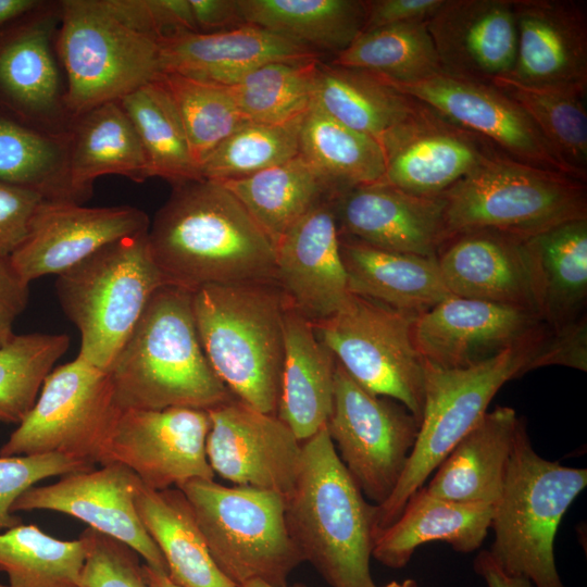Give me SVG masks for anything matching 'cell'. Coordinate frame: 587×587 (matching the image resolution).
Masks as SVG:
<instances>
[{
  "label": "cell",
  "instance_id": "836d02e7",
  "mask_svg": "<svg viewBox=\"0 0 587 587\" xmlns=\"http://www.w3.org/2000/svg\"><path fill=\"white\" fill-rule=\"evenodd\" d=\"M135 504L163 553L173 583L180 587H236L215 564L180 489L153 490L141 484Z\"/></svg>",
  "mask_w": 587,
  "mask_h": 587
},
{
  "label": "cell",
  "instance_id": "277c9868",
  "mask_svg": "<svg viewBox=\"0 0 587 587\" xmlns=\"http://www.w3.org/2000/svg\"><path fill=\"white\" fill-rule=\"evenodd\" d=\"M286 305L275 282L211 284L192 297L212 369L236 399L268 414L279 400Z\"/></svg>",
  "mask_w": 587,
  "mask_h": 587
},
{
  "label": "cell",
  "instance_id": "f907efd6",
  "mask_svg": "<svg viewBox=\"0 0 587 587\" xmlns=\"http://www.w3.org/2000/svg\"><path fill=\"white\" fill-rule=\"evenodd\" d=\"M134 29L158 39L178 32H198L189 0H103Z\"/></svg>",
  "mask_w": 587,
  "mask_h": 587
},
{
  "label": "cell",
  "instance_id": "2e32d148",
  "mask_svg": "<svg viewBox=\"0 0 587 587\" xmlns=\"http://www.w3.org/2000/svg\"><path fill=\"white\" fill-rule=\"evenodd\" d=\"M384 82L450 123L486 139L507 157L569 175L524 110L495 85L444 72L413 83Z\"/></svg>",
  "mask_w": 587,
  "mask_h": 587
},
{
  "label": "cell",
  "instance_id": "ac0fdd59",
  "mask_svg": "<svg viewBox=\"0 0 587 587\" xmlns=\"http://www.w3.org/2000/svg\"><path fill=\"white\" fill-rule=\"evenodd\" d=\"M548 328L532 310L451 296L415 317L413 336L425 362L455 369L489 360Z\"/></svg>",
  "mask_w": 587,
  "mask_h": 587
},
{
  "label": "cell",
  "instance_id": "9a60e30c",
  "mask_svg": "<svg viewBox=\"0 0 587 587\" xmlns=\"http://www.w3.org/2000/svg\"><path fill=\"white\" fill-rule=\"evenodd\" d=\"M207 458L214 474L235 484L277 492L295 487L302 441L276 415L232 398L208 410Z\"/></svg>",
  "mask_w": 587,
  "mask_h": 587
},
{
  "label": "cell",
  "instance_id": "b9f144b4",
  "mask_svg": "<svg viewBox=\"0 0 587 587\" xmlns=\"http://www.w3.org/2000/svg\"><path fill=\"white\" fill-rule=\"evenodd\" d=\"M89 541L60 540L36 525L21 524L0 534V571L9 587H82Z\"/></svg>",
  "mask_w": 587,
  "mask_h": 587
},
{
  "label": "cell",
  "instance_id": "9c48e42d",
  "mask_svg": "<svg viewBox=\"0 0 587 587\" xmlns=\"http://www.w3.org/2000/svg\"><path fill=\"white\" fill-rule=\"evenodd\" d=\"M178 489L215 564L236 587L254 579L285 587L304 562L288 532L284 496L214 479H192Z\"/></svg>",
  "mask_w": 587,
  "mask_h": 587
},
{
  "label": "cell",
  "instance_id": "3957f363",
  "mask_svg": "<svg viewBox=\"0 0 587 587\" xmlns=\"http://www.w3.org/2000/svg\"><path fill=\"white\" fill-rule=\"evenodd\" d=\"M285 500L292 540L330 587H377L370 569L376 505L365 500L325 426L302 441L298 478Z\"/></svg>",
  "mask_w": 587,
  "mask_h": 587
},
{
  "label": "cell",
  "instance_id": "11a10c76",
  "mask_svg": "<svg viewBox=\"0 0 587 587\" xmlns=\"http://www.w3.org/2000/svg\"><path fill=\"white\" fill-rule=\"evenodd\" d=\"M29 298V284L13 266L10 255L0 254V346L15 334L16 319L25 310Z\"/></svg>",
  "mask_w": 587,
  "mask_h": 587
},
{
  "label": "cell",
  "instance_id": "6da1fadb",
  "mask_svg": "<svg viewBox=\"0 0 587 587\" xmlns=\"http://www.w3.org/2000/svg\"><path fill=\"white\" fill-rule=\"evenodd\" d=\"M152 258L167 285L275 282V248L221 183L174 186L148 228Z\"/></svg>",
  "mask_w": 587,
  "mask_h": 587
},
{
  "label": "cell",
  "instance_id": "6f0895ef",
  "mask_svg": "<svg viewBox=\"0 0 587 587\" xmlns=\"http://www.w3.org/2000/svg\"><path fill=\"white\" fill-rule=\"evenodd\" d=\"M474 570L487 587H534L530 580L502 571L487 550L478 553L474 561Z\"/></svg>",
  "mask_w": 587,
  "mask_h": 587
},
{
  "label": "cell",
  "instance_id": "7bdbcfd3",
  "mask_svg": "<svg viewBox=\"0 0 587 587\" xmlns=\"http://www.w3.org/2000/svg\"><path fill=\"white\" fill-rule=\"evenodd\" d=\"M68 151L51 138L0 111V180L73 201L67 179Z\"/></svg>",
  "mask_w": 587,
  "mask_h": 587
},
{
  "label": "cell",
  "instance_id": "c3c4849f",
  "mask_svg": "<svg viewBox=\"0 0 587 587\" xmlns=\"http://www.w3.org/2000/svg\"><path fill=\"white\" fill-rule=\"evenodd\" d=\"M92 469L95 463L88 460L61 453L0 457V530L23 524L11 508L36 483Z\"/></svg>",
  "mask_w": 587,
  "mask_h": 587
},
{
  "label": "cell",
  "instance_id": "d6a6232c",
  "mask_svg": "<svg viewBox=\"0 0 587 587\" xmlns=\"http://www.w3.org/2000/svg\"><path fill=\"white\" fill-rule=\"evenodd\" d=\"M79 117L67 161L75 202L86 199L99 176L115 174L134 182L150 177L141 142L120 101L103 103Z\"/></svg>",
  "mask_w": 587,
  "mask_h": 587
},
{
  "label": "cell",
  "instance_id": "f5cc1de1",
  "mask_svg": "<svg viewBox=\"0 0 587 587\" xmlns=\"http://www.w3.org/2000/svg\"><path fill=\"white\" fill-rule=\"evenodd\" d=\"M43 199L36 190L0 180V254L11 255L21 246Z\"/></svg>",
  "mask_w": 587,
  "mask_h": 587
},
{
  "label": "cell",
  "instance_id": "ee69618b",
  "mask_svg": "<svg viewBox=\"0 0 587 587\" xmlns=\"http://www.w3.org/2000/svg\"><path fill=\"white\" fill-rule=\"evenodd\" d=\"M320 62L321 59L270 62L227 87L247 121L289 122L308 111Z\"/></svg>",
  "mask_w": 587,
  "mask_h": 587
},
{
  "label": "cell",
  "instance_id": "681fc988",
  "mask_svg": "<svg viewBox=\"0 0 587 587\" xmlns=\"http://www.w3.org/2000/svg\"><path fill=\"white\" fill-rule=\"evenodd\" d=\"M84 533L89 547L82 587H150L137 552L90 527Z\"/></svg>",
  "mask_w": 587,
  "mask_h": 587
},
{
  "label": "cell",
  "instance_id": "680465c9",
  "mask_svg": "<svg viewBox=\"0 0 587 587\" xmlns=\"http://www.w3.org/2000/svg\"><path fill=\"white\" fill-rule=\"evenodd\" d=\"M40 5L38 0H0V29L38 10Z\"/></svg>",
  "mask_w": 587,
  "mask_h": 587
},
{
  "label": "cell",
  "instance_id": "d6986e66",
  "mask_svg": "<svg viewBox=\"0 0 587 587\" xmlns=\"http://www.w3.org/2000/svg\"><path fill=\"white\" fill-rule=\"evenodd\" d=\"M149 225L147 214L129 205L88 208L43 199L26 238L10 259L29 284L46 275H59L105 245L147 230Z\"/></svg>",
  "mask_w": 587,
  "mask_h": 587
},
{
  "label": "cell",
  "instance_id": "5b68a950",
  "mask_svg": "<svg viewBox=\"0 0 587 587\" xmlns=\"http://www.w3.org/2000/svg\"><path fill=\"white\" fill-rule=\"evenodd\" d=\"M586 485V469L540 457L521 421L490 523L494 541L488 552L498 566L534 587H565L557 570L554 540L562 517Z\"/></svg>",
  "mask_w": 587,
  "mask_h": 587
},
{
  "label": "cell",
  "instance_id": "83f0119b",
  "mask_svg": "<svg viewBox=\"0 0 587 587\" xmlns=\"http://www.w3.org/2000/svg\"><path fill=\"white\" fill-rule=\"evenodd\" d=\"M336 365L334 354L319 339L312 322L287 303L276 415L300 441L316 434L330 416Z\"/></svg>",
  "mask_w": 587,
  "mask_h": 587
},
{
  "label": "cell",
  "instance_id": "44dd1931",
  "mask_svg": "<svg viewBox=\"0 0 587 587\" xmlns=\"http://www.w3.org/2000/svg\"><path fill=\"white\" fill-rule=\"evenodd\" d=\"M332 200L319 203L275 245V283L312 323L333 315L350 295Z\"/></svg>",
  "mask_w": 587,
  "mask_h": 587
},
{
  "label": "cell",
  "instance_id": "603a6c76",
  "mask_svg": "<svg viewBox=\"0 0 587 587\" xmlns=\"http://www.w3.org/2000/svg\"><path fill=\"white\" fill-rule=\"evenodd\" d=\"M426 26L444 73L489 84L510 75L517 47L514 0H444Z\"/></svg>",
  "mask_w": 587,
  "mask_h": 587
},
{
  "label": "cell",
  "instance_id": "7a4b0ae2",
  "mask_svg": "<svg viewBox=\"0 0 587 587\" xmlns=\"http://www.w3.org/2000/svg\"><path fill=\"white\" fill-rule=\"evenodd\" d=\"M193 291L160 287L107 373L121 410H210L235 398L200 342Z\"/></svg>",
  "mask_w": 587,
  "mask_h": 587
},
{
  "label": "cell",
  "instance_id": "4316f807",
  "mask_svg": "<svg viewBox=\"0 0 587 587\" xmlns=\"http://www.w3.org/2000/svg\"><path fill=\"white\" fill-rule=\"evenodd\" d=\"M312 102L346 126L379 142L385 151L433 112L373 74L322 61L314 78Z\"/></svg>",
  "mask_w": 587,
  "mask_h": 587
},
{
  "label": "cell",
  "instance_id": "4dcf8cb0",
  "mask_svg": "<svg viewBox=\"0 0 587 587\" xmlns=\"http://www.w3.org/2000/svg\"><path fill=\"white\" fill-rule=\"evenodd\" d=\"M492 511L494 504L448 501L422 487L376 538L372 557L385 566L401 569L417 548L432 541L446 542L459 552H473L490 529Z\"/></svg>",
  "mask_w": 587,
  "mask_h": 587
},
{
  "label": "cell",
  "instance_id": "5bb4252c",
  "mask_svg": "<svg viewBox=\"0 0 587 587\" xmlns=\"http://www.w3.org/2000/svg\"><path fill=\"white\" fill-rule=\"evenodd\" d=\"M210 427L205 410H121L97 463L123 464L153 490L179 488L192 479H214L205 451Z\"/></svg>",
  "mask_w": 587,
  "mask_h": 587
},
{
  "label": "cell",
  "instance_id": "1f68e13d",
  "mask_svg": "<svg viewBox=\"0 0 587 587\" xmlns=\"http://www.w3.org/2000/svg\"><path fill=\"white\" fill-rule=\"evenodd\" d=\"M34 12L0 29V111L27 124L52 110L60 92L52 24Z\"/></svg>",
  "mask_w": 587,
  "mask_h": 587
},
{
  "label": "cell",
  "instance_id": "74e56055",
  "mask_svg": "<svg viewBox=\"0 0 587 587\" xmlns=\"http://www.w3.org/2000/svg\"><path fill=\"white\" fill-rule=\"evenodd\" d=\"M299 153L336 196L380 182L386 170L379 142L335 120L312 101L301 123Z\"/></svg>",
  "mask_w": 587,
  "mask_h": 587
},
{
  "label": "cell",
  "instance_id": "d4e9b609",
  "mask_svg": "<svg viewBox=\"0 0 587 587\" xmlns=\"http://www.w3.org/2000/svg\"><path fill=\"white\" fill-rule=\"evenodd\" d=\"M162 74L232 86L252 70L275 61L321 59L311 48L262 27L214 32H178L159 39Z\"/></svg>",
  "mask_w": 587,
  "mask_h": 587
},
{
  "label": "cell",
  "instance_id": "ab89813d",
  "mask_svg": "<svg viewBox=\"0 0 587 587\" xmlns=\"http://www.w3.org/2000/svg\"><path fill=\"white\" fill-rule=\"evenodd\" d=\"M120 102L137 132L150 177L174 186L202 179L176 107L159 78Z\"/></svg>",
  "mask_w": 587,
  "mask_h": 587
},
{
  "label": "cell",
  "instance_id": "9f6ffc18",
  "mask_svg": "<svg viewBox=\"0 0 587 587\" xmlns=\"http://www.w3.org/2000/svg\"><path fill=\"white\" fill-rule=\"evenodd\" d=\"M198 32L214 33L246 24L237 0H189Z\"/></svg>",
  "mask_w": 587,
  "mask_h": 587
},
{
  "label": "cell",
  "instance_id": "6125c7cd",
  "mask_svg": "<svg viewBox=\"0 0 587 587\" xmlns=\"http://www.w3.org/2000/svg\"><path fill=\"white\" fill-rule=\"evenodd\" d=\"M241 587H274V586L268 585V584H266V583H264L262 580L254 579V580L247 582ZM285 587H307V586L303 585V584H295V585H290V586L287 585Z\"/></svg>",
  "mask_w": 587,
  "mask_h": 587
},
{
  "label": "cell",
  "instance_id": "d590c367",
  "mask_svg": "<svg viewBox=\"0 0 587 587\" xmlns=\"http://www.w3.org/2000/svg\"><path fill=\"white\" fill-rule=\"evenodd\" d=\"M246 24H252L314 51H344L363 30L360 0H237Z\"/></svg>",
  "mask_w": 587,
  "mask_h": 587
},
{
  "label": "cell",
  "instance_id": "be15d7a7",
  "mask_svg": "<svg viewBox=\"0 0 587 587\" xmlns=\"http://www.w3.org/2000/svg\"><path fill=\"white\" fill-rule=\"evenodd\" d=\"M0 587H9V586H8V585H3V584L0 583Z\"/></svg>",
  "mask_w": 587,
  "mask_h": 587
},
{
  "label": "cell",
  "instance_id": "bcb514c9",
  "mask_svg": "<svg viewBox=\"0 0 587 587\" xmlns=\"http://www.w3.org/2000/svg\"><path fill=\"white\" fill-rule=\"evenodd\" d=\"M68 345L66 334L29 333L0 346V423L24 420Z\"/></svg>",
  "mask_w": 587,
  "mask_h": 587
},
{
  "label": "cell",
  "instance_id": "4fadbf2b",
  "mask_svg": "<svg viewBox=\"0 0 587 587\" xmlns=\"http://www.w3.org/2000/svg\"><path fill=\"white\" fill-rule=\"evenodd\" d=\"M419 426L403 404L369 392L337 363L333 410L325 427L341 462L375 505L396 488Z\"/></svg>",
  "mask_w": 587,
  "mask_h": 587
},
{
  "label": "cell",
  "instance_id": "30bf717a",
  "mask_svg": "<svg viewBox=\"0 0 587 587\" xmlns=\"http://www.w3.org/2000/svg\"><path fill=\"white\" fill-rule=\"evenodd\" d=\"M67 78L64 100L80 116L159 78V39L115 16L103 0L62 2L57 42Z\"/></svg>",
  "mask_w": 587,
  "mask_h": 587
},
{
  "label": "cell",
  "instance_id": "60d3db41",
  "mask_svg": "<svg viewBox=\"0 0 587 587\" xmlns=\"http://www.w3.org/2000/svg\"><path fill=\"white\" fill-rule=\"evenodd\" d=\"M329 63L391 83L419 82L442 72L426 22L362 32Z\"/></svg>",
  "mask_w": 587,
  "mask_h": 587
},
{
  "label": "cell",
  "instance_id": "f35d334b",
  "mask_svg": "<svg viewBox=\"0 0 587 587\" xmlns=\"http://www.w3.org/2000/svg\"><path fill=\"white\" fill-rule=\"evenodd\" d=\"M490 84L524 110L569 175L586 182L587 89L530 86L507 76L495 78Z\"/></svg>",
  "mask_w": 587,
  "mask_h": 587
},
{
  "label": "cell",
  "instance_id": "ffe728a7",
  "mask_svg": "<svg viewBox=\"0 0 587 587\" xmlns=\"http://www.w3.org/2000/svg\"><path fill=\"white\" fill-rule=\"evenodd\" d=\"M437 264L452 296L532 310L540 315V290L527 238L472 230L448 238Z\"/></svg>",
  "mask_w": 587,
  "mask_h": 587
},
{
  "label": "cell",
  "instance_id": "91938a15",
  "mask_svg": "<svg viewBox=\"0 0 587 587\" xmlns=\"http://www.w3.org/2000/svg\"><path fill=\"white\" fill-rule=\"evenodd\" d=\"M142 572L150 587H180L173 583L166 574L155 571L145 563L142 564Z\"/></svg>",
  "mask_w": 587,
  "mask_h": 587
},
{
  "label": "cell",
  "instance_id": "816d5d0a",
  "mask_svg": "<svg viewBox=\"0 0 587 587\" xmlns=\"http://www.w3.org/2000/svg\"><path fill=\"white\" fill-rule=\"evenodd\" d=\"M550 365L587 371L586 313L559 328L548 329L529 364V372Z\"/></svg>",
  "mask_w": 587,
  "mask_h": 587
},
{
  "label": "cell",
  "instance_id": "7c38bea8",
  "mask_svg": "<svg viewBox=\"0 0 587 587\" xmlns=\"http://www.w3.org/2000/svg\"><path fill=\"white\" fill-rule=\"evenodd\" d=\"M120 411L109 374L77 355L45 378L0 457L61 453L96 464Z\"/></svg>",
  "mask_w": 587,
  "mask_h": 587
},
{
  "label": "cell",
  "instance_id": "e575fe53",
  "mask_svg": "<svg viewBox=\"0 0 587 587\" xmlns=\"http://www.w3.org/2000/svg\"><path fill=\"white\" fill-rule=\"evenodd\" d=\"M275 245L313 208L336 195L299 153L253 175L221 182Z\"/></svg>",
  "mask_w": 587,
  "mask_h": 587
},
{
  "label": "cell",
  "instance_id": "52a82bcc",
  "mask_svg": "<svg viewBox=\"0 0 587 587\" xmlns=\"http://www.w3.org/2000/svg\"><path fill=\"white\" fill-rule=\"evenodd\" d=\"M164 285L148 229L105 245L57 275V297L80 335L78 357L107 372Z\"/></svg>",
  "mask_w": 587,
  "mask_h": 587
},
{
  "label": "cell",
  "instance_id": "e0dca14e",
  "mask_svg": "<svg viewBox=\"0 0 587 587\" xmlns=\"http://www.w3.org/2000/svg\"><path fill=\"white\" fill-rule=\"evenodd\" d=\"M139 477L120 463L63 475L48 486H33L13 503L12 513L50 510L76 517L142 557L145 564L168 574L166 561L143 526L135 504Z\"/></svg>",
  "mask_w": 587,
  "mask_h": 587
},
{
  "label": "cell",
  "instance_id": "cb8c5ba5",
  "mask_svg": "<svg viewBox=\"0 0 587 587\" xmlns=\"http://www.w3.org/2000/svg\"><path fill=\"white\" fill-rule=\"evenodd\" d=\"M514 11L516 57L507 77L530 86L587 89L585 3L514 0Z\"/></svg>",
  "mask_w": 587,
  "mask_h": 587
},
{
  "label": "cell",
  "instance_id": "db71d44e",
  "mask_svg": "<svg viewBox=\"0 0 587 587\" xmlns=\"http://www.w3.org/2000/svg\"><path fill=\"white\" fill-rule=\"evenodd\" d=\"M444 0H370L364 1L365 22L362 32L379 27L424 23Z\"/></svg>",
  "mask_w": 587,
  "mask_h": 587
},
{
  "label": "cell",
  "instance_id": "94428289",
  "mask_svg": "<svg viewBox=\"0 0 587 587\" xmlns=\"http://www.w3.org/2000/svg\"><path fill=\"white\" fill-rule=\"evenodd\" d=\"M382 587H419V585L414 579L407 578L402 582L391 580Z\"/></svg>",
  "mask_w": 587,
  "mask_h": 587
},
{
  "label": "cell",
  "instance_id": "8fae6325",
  "mask_svg": "<svg viewBox=\"0 0 587 587\" xmlns=\"http://www.w3.org/2000/svg\"><path fill=\"white\" fill-rule=\"evenodd\" d=\"M415 317L350 292L333 315L312 324L357 384L400 402L421 422L424 360L413 336Z\"/></svg>",
  "mask_w": 587,
  "mask_h": 587
},
{
  "label": "cell",
  "instance_id": "ba28073f",
  "mask_svg": "<svg viewBox=\"0 0 587 587\" xmlns=\"http://www.w3.org/2000/svg\"><path fill=\"white\" fill-rule=\"evenodd\" d=\"M440 197L447 239L483 229L528 238L587 218L586 182L503 153L486 160Z\"/></svg>",
  "mask_w": 587,
  "mask_h": 587
},
{
  "label": "cell",
  "instance_id": "8992f818",
  "mask_svg": "<svg viewBox=\"0 0 587 587\" xmlns=\"http://www.w3.org/2000/svg\"><path fill=\"white\" fill-rule=\"evenodd\" d=\"M548 329L504 352L466 367L447 369L424 361V407L404 471L385 502L376 505L375 540L402 512L453 448L488 412L498 390L529 372Z\"/></svg>",
  "mask_w": 587,
  "mask_h": 587
},
{
  "label": "cell",
  "instance_id": "f1b7e54d",
  "mask_svg": "<svg viewBox=\"0 0 587 587\" xmlns=\"http://www.w3.org/2000/svg\"><path fill=\"white\" fill-rule=\"evenodd\" d=\"M351 294L419 316L451 297L436 258L388 251L339 235Z\"/></svg>",
  "mask_w": 587,
  "mask_h": 587
},
{
  "label": "cell",
  "instance_id": "7dc6e473",
  "mask_svg": "<svg viewBox=\"0 0 587 587\" xmlns=\"http://www.w3.org/2000/svg\"><path fill=\"white\" fill-rule=\"evenodd\" d=\"M199 166L204 159L247 120L227 86L205 83L178 74H161Z\"/></svg>",
  "mask_w": 587,
  "mask_h": 587
},
{
  "label": "cell",
  "instance_id": "f6af8a7d",
  "mask_svg": "<svg viewBox=\"0 0 587 587\" xmlns=\"http://www.w3.org/2000/svg\"><path fill=\"white\" fill-rule=\"evenodd\" d=\"M303 116L277 124L245 122L201 163L202 179H238L297 157Z\"/></svg>",
  "mask_w": 587,
  "mask_h": 587
},
{
  "label": "cell",
  "instance_id": "8d00e7d4",
  "mask_svg": "<svg viewBox=\"0 0 587 587\" xmlns=\"http://www.w3.org/2000/svg\"><path fill=\"white\" fill-rule=\"evenodd\" d=\"M540 290V316L559 328L585 314L587 218L572 220L527 238Z\"/></svg>",
  "mask_w": 587,
  "mask_h": 587
},
{
  "label": "cell",
  "instance_id": "7402d4cb",
  "mask_svg": "<svg viewBox=\"0 0 587 587\" xmlns=\"http://www.w3.org/2000/svg\"><path fill=\"white\" fill-rule=\"evenodd\" d=\"M339 235L400 253L436 258L447 240L444 201L375 183L333 198Z\"/></svg>",
  "mask_w": 587,
  "mask_h": 587
},
{
  "label": "cell",
  "instance_id": "f546056e",
  "mask_svg": "<svg viewBox=\"0 0 587 587\" xmlns=\"http://www.w3.org/2000/svg\"><path fill=\"white\" fill-rule=\"evenodd\" d=\"M521 421L510 407L487 412L436 469L425 490L448 501L495 504Z\"/></svg>",
  "mask_w": 587,
  "mask_h": 587
},
{
  "label": "cell",
  "instance_id": "484cf974",
  "mask_svg": "<svg viewBox=\"0 0 587 587\" xmlns=\"http://www.w3.org/2000/svg\"><path fill=\"white\" fill-rule=\"evenodd\" d=\"M500 152L489 141L436 112L386 151L384 183L437 198Z\"/></svg>",
  "mask_w": 587,
  "mask_h": 587
}]
</instances>
